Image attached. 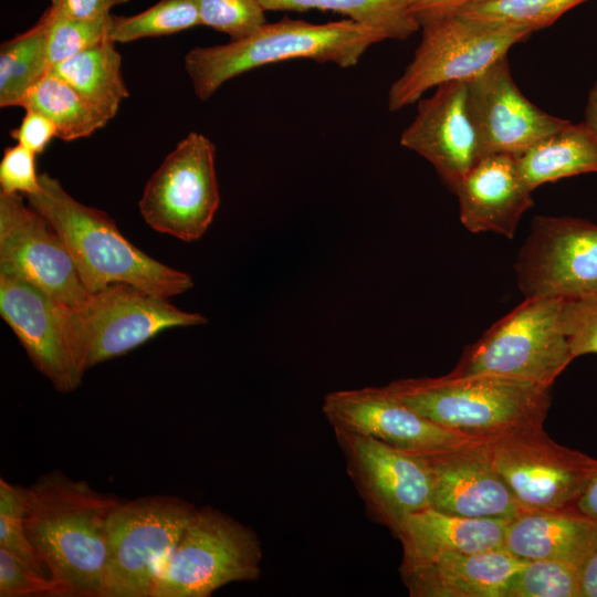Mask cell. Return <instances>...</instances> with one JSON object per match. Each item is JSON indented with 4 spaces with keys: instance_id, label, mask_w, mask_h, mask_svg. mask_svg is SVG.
Listing matches in <instances>:
<instances>
[{
    "instance_id": "36",
    "label": "cell",
    "mask_w": 597,
    "mask_h": 597,
    "mask_svg": "<svg viewBox=\"0 0 597 597\" xmlns=\"http://www.w3.org/2000/svg\"><path fill=\"white\" fill-rule=\"evenodd\" d=\"M562 322L573 359L597 354V297L563 300Z\"/></svg>"
},
{
    "instance_id": "11",
    "label": "cell",
    "mask_w": 597,
    "mask_h": 597,
    "mask_svg": "<svg viewBox=\"0 0 597 597\" xmlns=\"http://www.w3.org/2000/svg\"><path fill=\"white\" fill-rule=\"evenodd\" d=\"M522 511H572L597 473V459L563 447L542 427L485 441ZM577 511V510H576Z\"/></svg>"
},
{
    "instance_id": "20",
    "label": "cell",
    "mask_w": 597,
    "mask_h": 597,
    "mask_svg": "<svg viewBox=\"0 0 597 597\" xmlns=\"http://www.w3.org/2000/svg\"><path fill=\"white\" fill-rule=\"evenodd\" d=\"M463 227L472 233L491 232L513 239L522 216L533 206L515 155L488 154L458 182Z\"/></svg>"
},
{
    "instance_id": "8",
    "label": "cell",
    "mask_w": 597,
    "mask_h": 597,
    "mask_svg": "<svg viewBox=\"0 0 597 597\" xmlns=\"http://www.w3.org/2000/svg\"><path fill=\"white\" fill-rule=\"evenodd\" d=\"M197 509L170 495L121 501L106 524L103 597H151Z\"/></svg>"
},
{
    "instance_id": "35",
    "label": "cell",
    "mask_w": 597,
    "mask_h": 597,
    "mask_svg": "<svg viewBox=\"0 0 597 597\" xmlns=\"http://www.w3.org/2000/svg\"><path fill=\"white\" fill-rule=\"evenodd\" d=\"M66 597L63 586L0 547V597Z\"/></svg>"
},
{
    "instance_id": "26",
    "label": "cell",
    "mask_w": 597,
    "mask_h": 597,
    "mask_svg": "<svg viewBox=\"0 0 597 597\" xmlns=\"http://www.w3.org/2000/svg\"><path fill=\"white\" fill-rule=\"evenodd\" d=\"M20 107L48 116L55 124L56 137L64 142L88 137L113 118L52 72L30 90Z\"/></svg>"
},
{
    "instance_id": "13",
    "label": "cell",
    "mask_w": 597,
    "mask_h": 597,
    "mask_svg": "<svg viewBox=\"0 0 597 597\" xmlns=\"http://www.w3.org/2000/svg\"><path fill=\"white\" fill-rule=\"evenodd\" d=\"M515 271L525 297H597V224L577 218L536 217Z\"/></svg>"
},
{
    "instance_id": "40",
    "label": "cell",
    "mask_w": 597,
    "mask_h": 597,
    "mask_svg": "<svg viewBox=\"0 0 597 597\" xmlns=\"http://www.w3.org/2000/svg\"><path fill=\"white\" fill-rule=\"evenodd\" d=\"M482 0H410L409 10L421 25L423 22L451 14Z\"/></svg>"
},
{
    "instance_id": "37",
    "label": "cell",
    "mask_w": 597,
    "mask_h": 597,
    "mask_svg": "<svg viewBox=\"0 0 597 597\" xmlns=\"http://www.w3.org/2000/svg\"><path fill=\"white\" fill-rule=\"evenodd\" d=\"M35 154L17 143L7 147L0 161V191L34 195L40 190L35 169Z\"/></svg>"
},
{
    "instance_id": "39",
    "label": "cell",
    "mask_w": 597,
    "mask_h": 597,
    "mask_svg": "<svg viewBox=\"0 0 597 597\" xmlns=\"http://www.w3.org/2000/svg\"><path fill=\"white\" fill-rule=\"evenodd\" d=\"M129 0H51L59 12L76 19L92 20L105 17L111 9Z\"/></svg>"
},
{
    "instance_id": "33",
    "label": "cell",
    "mask_w": 597,
    "mask_h": 597,
    "mask_svg": "<svg viewBox=\"0 0 597 597\" xmlns=\"http://www.w3.org/2000/svg\"><path fill=\"white\" fill-rule=\"evenodd\" d=\"M25 488L0 479V547L8 549L31 568L49 575L30 542L25 525Z\"/></svg>"
},
{
    "instance_id": "24",
    "label": "cell",
    "mask_w": 597,
    "mask_h": 597,
    "mask_svg": "<svg viewBox=\"0 0 597 597\" xmlns=\"http://www.w3.org/2000/svg\"><path fill=\"white\" fill-rule=\"evenodd\" d=\"M515 158L521 176L532 191L547 182L597 172V144L583 123H570Z\"/></svg>"
},
{
    "instance_id": "28",
    "label": "cell",
    "mask_w": 597,
    "mask_h": 597,
    "mask_svg": "<svg viewBox=\"0 0 597 597\" xmlns=\"http://www.w3.org/2000/svg\"><path fill=\"white\" fill-rule=\"evenodd\" d=\"M51 64L43 17L25 32L0 45V106H19L44 76Z\"/></svg>"
},
{
    "instance_id": "23",
    "label": "cell",
    "mask_w": 597,
    "mask_h": 597,
    "mask_svg": "<svg viewBox=\"0 0 597 597\" xmlns=\"http://www.w3.org/2000/svg\"><path fill=\"white\" fill-rule=\"evenodd\" d=\"M596 543L597 523L576 510L521 511L507 523L504 548L523 561H558L582 569Z\"/></svg>"
},
{
    "instance_id": "27",
    "label": "cell",
    "mask_w": 597,
    "mask_h": 597,
    "mask_svg": "<svg viewBox=\"0 0 597 597\" xmlns=\"http://www.w3.org/2000/svg\"><path fill=\"white\" fill-rule=\"evenodd\" d=\"M265 11H333L381 33L386 40H407L420 29L410 0H259Z\"/></svg>"
},
{
    "instance_id": "4",
    "label": "cell",
    "mask_w": 597,
    "mask_h": 597,
    "mask_svg": "<svg viewBox=\"0 0 597 597\" xmlns=\"http://www.w3.org/2000/svg\"><path fill=\"white\" fill-rule=\"evenodd\" d=\"M384 40L378 31L350 19L314 24L284 18L266 22L241 40L193 48L185 55L184 65L196 96L207 101L227 81L276 62L310 59L354 66L369 46Z\"/></svg>"
},
{
    "instance_id": "17",
    "label": "cell",
    "mask_w": 597,
    "mask_h": 597,
    "mask_svg": "<svg viewBox=\"0 0 597 597\" xmlns=\"http://www.w3.org/2000/svg\"><path fill=\"white\" fill-rule=\"evenodd\" d=\"M472 114L484 154L520 155L570 122L527 100L514 82L506 56L468 81Z\"/></svg>"
},
{
    "instance_id": "1",
    "label": "cell",
    "mask_w": 597,
    "mask_h": 597,
    "mask_svg": "<svg viewBox=\"0 0 597 597\" xmlns=\"http://www.w3.org/2000/svg\"><path fill=\"white\" fill-rule=\"evenodd\" d=\"M121 501L60 470L25 488L28 537L66 597H103L106 524Z\"/></svg>"
},
{
    "instance_id": "12",
    "label": "cell",
    "mask_w": 597,
    "mask_h": 597,
    "mask_svg": "<svg viewBox=\"0 0 597 597\" xmlns=\"http://www.w3.org/2000/svg\"><path fill=\"white\" fill-rule=\"evenodd\" d=\"M333 430L346 472L374 522L396 535L410 514L431 507L432 476L427 458L369 436Z\"/></svg>"
},
{
    "instance_id": "19",
    "label": "cell",
    "mask_w": 597,
    "mask_h": 597,
    "mask_svg": "<svg viewBox=\"0 0 597 597\" xmlns=\"http://www.w3.org/2000/svg\"><path fill=\"white\" fill-rule=\"evenodd\" d=\"M432 476L431 507L443 513L511 521L522 510L494 468L485 441L427 458Z\"/></svg>"
},
{
    "instance_id": "43",
    "label": "cell",
    "mask_w": 597,
    "mask_h": 597,
    "mask_svg": "<svg viewBox=\"0 0 597 597\" xmlns=\"http://www.w3.org/2000/svg\"><path fill=\"white\" fill-rule=\"evenodd\" d=\"M582 123L597 144V82L588 93L584 121Z\"/></svg>"
},
{
    "instance_id": "3",
    "label": "cell",
    "mask_w": 597,
    "mask_h": 597,
    "mask_svg": "<svg viewBox=\"0 0 597 597\" xmlns=\"http://www.w3.org/2000/svg\"><path fill=\"white\" fill-rule=\"evenodd\" d=\"M387 386L420 416L480 441L542 427L551 405V387L500 375L447 374Z\"/></svg>"
},
{
    "instance_id": "15",
    "label": "cell",
    "mask_w": 597,
    "mask_h": 597,
    "mask_svg": "<svg viewBox=\"0 0 597 597\" xmlns=\"http://www.w3.org/2000/svg\"><path fill=\"white\" fill-rule=\"evenodd\" d=\"M322 411L333 429L369 436L425 458L480 441L420 416L388 386L331 391L324 396Z\"/></svg>"
},
{
    "instance_id": "7",
    "label": "cell",
    "mask_w": 597,
    "mask_h": 597,
    "mask_svg": "<svg viewBox=\"0 0 597 597\" xmlns=\"http://www.w3.org/2000/svg\"><path fill=\"white\" fill-rule=\"evenodd\" d=\"M563 300L527 296L463 352L452 376L500 375L551 387L573 360Z\"/></svg>"
},
{
    "instance_id": "2",
    "label": "cell",
    "mask_w": 597,
    "mask_h": 597,
    "mask_svg": "<svg viewBox=\"0 0 597 597\" xmlns=\"http://www.w3.org/2000/svg\"><path fill=\"white\" fill-rule=\"evenodd\" d=\"M38 193L25 196L63 240L90 293L132 284L169 300L193 287L190 274L170 268L129 242L104 211L74 199L60 180L42 172Z\"/></svg>"
},
{
    "instance_id": "31",
    "label": "cell",
    "mask_w": 597,
    "mask_h": 597,
    "mask_svg": "<svg viewBox=\"0 0 597 597\" xmlns=\"http://www.w3.org/2000/svg\"><path fill=\"white\" fill-rule=\"evenodd\" d=\"M503 597H582L580 568L558 561H528L510 578Z\"/></svg>"
},
{
    "instance_id": "34",
    "label": "cell",
    "mask_w": 597,
    "mask_h": 597,
    "mask_svg": "<svg viewBox=\"0 0 597 597\" xmlns=\"http://www.w3.org/2000/svg\"><path fill=\"white\" fill-rule=\"evenodd\" d=\"M200 24L241 40L266 23L259 0H197Z\"/></svg>"
},
{
    "instance_id": "5",
    "label": "cell",
    "mask_w": 597,
    "mask_h": 597,
    "mask_svg": "<svg viewBox=\"0 0 597 597\" xmlns=\"http://www.w3.org/2000/svg\"><path fill=\"white\" fill-rule=\"evenodd\" d=\"M72 358L84 376L91 367L127 354L171 327L200 326L208 318L132 284L115 283L76 306L59 304Z\"/></svg>"
},
{
    "instance_id": "9",
    "label": "cell",
    "mask_w": 597,
    "mask_h": 597,
    "mask_svg": "<svg viewBox=\"0 0 597 597\" xmlns=\"http://www.w3.org/2000/svg\"><path fill=\"white\" fill-rule=\"evenodd\" d=\"M255 532L211 507L197 510L157 577L151 597H209L217 589L261 575Z\"/></svg>"
},
{
    "instance_id": "10",
    "label": "cell",
    "mask_w": 597,
    "mask_h": 597,
    "mask_svg": "<svg viewBox=\"0 0 597 597\" xmlns=\"http://www.w3.org/2000/svg\"><path fill=\"white\" fill-rule=\"evenodd\" d=\"M214 156L213 143L191 132L165 157L138 202L153 230L184 242L206 233L220 206Z\"/></svg>"
},
{
    "instance_id": "6",
    "label": "cell",
    "mask_w": 597,
    "mask_h": 597,
    "mask_svg": "<svg viewBox=\"0 0 597 597\" xmlns=\"http://www.w3.org/2000/svg\"><path fill=\"white\" fill-rule=\"evenodd\" d=\"M420 28L422 35L412 60L389 88L391 112L419 102L432 87L479 76L532 33L457 12L426 21Z\"/></svg>"
},
{
    "instance_id": "42",
    "label": "cell",
    "mask_w": 597,
    "mask_h": 597,
    "mask_svg": "<svg viewBox=\"0 0 597 597\" xmlns=\"http://www.w3.org/2000/svg\"><path fill=\"white\" fill-rule=\"evenodd\" d=\"M576 510L597 523V473L578 499Z\"/></svg>"
},
{
    "instance_id": "25",
    "label": "cell",
    "mask_w": 597,
    "mask_h": 597,
    "mask_svg": "<svg viewBox=\"0 0 597 597\" xmlns=\"http://www.w3.org/2000/svg\"><path fill=\"white\" fill-rule=\"evenodd\" d=\"M115 44L105 39L50 70L113 117L123 100L129 96L122 74V56Z\"/></svg>"
},
{
    "instance_id": "38",
    "label": "cell",
    "mask_w": 597,
    "mask_h": 597,
    "mask_svg": "<svg viewBox=\"0 0 597 597\" xmlns=\"http://www.w3.org/2000/svg\"><path fill=\"white\" fill-rule=\"evenodd\" d=\"M18 144L35 155L42 154L52 138L56 137L55 124L42 113L27 109L20 125L10 132Z\"/></svg>"
},
{
    "instance_id": "18",
    "label": "cell",
    "mask_w": 597,
    "mask_h": 597,
    "mask_svg": "<svg viewBox=\"0 0 597 597\" xmlns=\"http://www.w3.org/2000/svg\"><path fill=\"white\" fill-rule=\"evenodd\" d=\"M0 315L34 367L61 392L82 383L66 341L59 304L34 284L0 273Z\"/></svg>"
},
{
    "instance_id": "21",
    "label": "cell",
    "mask_w": 597,
    "mask_h": 597,
    "mask_svg": "<svg viewBox=\"0 0 597 597\" xmlns=\"http://www.w3.org/2000/svg\"><path fill=\"white\" fill-rule=\"evenodd\" d=\"M510 521L467 517L433 507L410 514L395 535L402 546L399 570H407L451 554L504 548Z\"/></svg>"
},
{
    "instance_id": "22",
    "label": "cell",
    "mask_w": 597,
    "mask_h": 597,
    "mask_svg": "<svg viewBox=\"0 0 597 597\" xmlns=\"http://www.w3.org/2000/svg\"><path fill=\"white\" fill-rule=\"evenodd\" d=\"M527 562L496 548L447 555L400 575L411 597H503L510 578Z\"/></svg>"
},
{
    "instance_id": "16",
    "label": "cell",
    "mask_w": 597,
    "mask_h": 597,
    "mask_svg": "<svg viewBox=\"0 0 597 597\" xmlns=\"http://www.w3.org/2000/svg\"><path fill=\"white\" fill-rule=\"evenodd\" d=\"M400 144L428 160L453 191L485 155L470 105L468 81L439 85L431 96L420 100Z\"/></svg>"
},
{
    "instance_id": "29",
    "label": "cell",
    "mask_w": 597,
    "mask_h": 597,
    "mask_svg": "<svg viewBox=\"0 0 597 597\" xmlns=\"http://www.w3.org/2000/svg\"><path fill=\"white\" fill-rule=\"evenodd\" d=\"M200 24L197 0H160L130 17L112 14L108 39L127 43L144 38L169 35Z\"/></svg>"
},
{
    "instance_id": "41",
    "label": "cell",
    "mask_w": 597,
    "mask_h": 597,
    "mask_svg": "<svg viewBox=\"0 0 597 597\" xmlns=\"http://www.w3.org/2000/svg\"><path fill=\"white\" fill-rule=\"evenodd\" d=\"M582 597H597V543L580 569Z\"/></svg>"
},
{
    "instance_id": "32",
    "label": "cell",
    "mask_w": 597,
    "mask_h": 597,
    "mask_svg": "<svg viewBox=\"0 0 597 597\" xmlns=\"http://www.w3.org/2000/svg\"><path fill=\"white\" fill-rule=\"evenodd\" d=\"M42 17L46 25V46L51 67L108 39L111 13L92 20L76 19L59 12L50 4Z\"/></svg>"
},
{
    "instance_id": "14",
    "label": "cell",
    "mask_w": 597,
    "mask_h": 597,
    "mask_svg": "<svg viewBox=\"0 0 597 597\" xmlns=\"http://www.w3.org/2000/svg\"><path fill=\"white\" fill-rule=\"evenodd\" d=\"M0 273L34 284L66 307L91 294L59 233L18 192L0 191Z\"/></svg>"
},
{
    "instance_id": "30",
    "label": "cell",
    "mask_w": 597,
    "mask_h": 597,
    "mask_svg": "<svg viewBox=\"0 0 597 597\" xmlns=\"http://www.w3.org/2000/svg\"><path fill=\"white\" fill-rule=\"evenodd\" d=\"M585 1L587 0H482L465 6L457 13L534 32L549 27L568 10Z\"/></svg>"
}]
</instances>
